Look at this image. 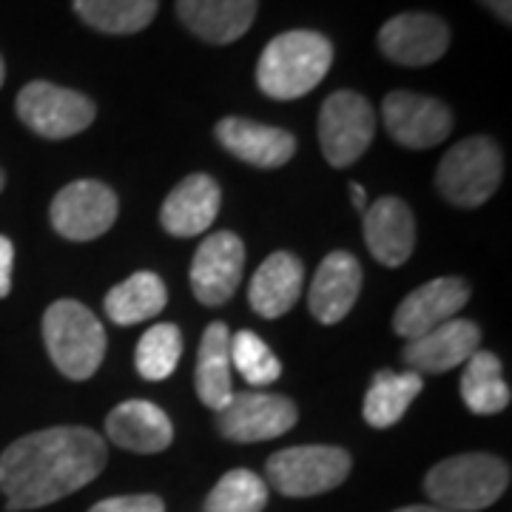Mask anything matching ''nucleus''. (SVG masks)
Instances as JSON below:
<instances>
[{"label": "nucleus", "instance_id": "obj_1", "mask_svg": "<svg viewBox=\"0 0 512 512\" xmlns=\"http://www.w3.org/2000/svg\"><path fill=\"white\" fill-rule=\"evenodd\" d=\"M106 441L86 427H49L9 444L0 456V490L9 510H37L77 493L103 473Z\"/></svg>", "mask_w": 512, "mask_h": 512}, {"label": "nucleus", "instance_id": "obj_2", "mask_svg": "<svg viewBox=\"0 0 512 512\" xmlns=\"http://www.w3.org/2000/svg\"><path fill=\"white\" fill-rule=\"evenodd\" d=\"M333 46L311 29L276 35L256 63V86L274 100H296L311 94L328 74Z\"/></svg>", "mask_w": 512, "mask_h": 512}, {"label": "nucleus", "instance_id": "obj_3", "mask_svg": "<svg viewBox=\"0 0 512 512\" xmlns=\"http://www.w3.org/2000/svg\"><path fill=\"white\" fill-rule=\"evenodd\" d=\"M510 487V467L490 453L444 458L424 478V493L433 507L450 512L487 510Z\"/></svg>", "mask_w": 512, "mask_h": 512}, {"label": "nucleus", "instance_id": "obj_4", "mask_svg": "<svg viewBox=\"0 0 512 512\" xmlns=\"http://www.w3.org/2000/svg\"><path fill=\"white\" fill-rule=\"evenodd\" d=\"M43 339L55 367L74 382L92 379L106 356V330L86 305L57 299L43 313Z\"/></svg>", "mask_w": 512, "mask_h": 512}, {"label": "nucleus", "instance_id": "obj_5", "mask_svg": "<svg viewBox=\"0 0 512 512\" xmlns=\"http://www.w3.org/2000/svg\"><path fill=\"white\" fill-rule=\"evenodd\" d=\"M504 177L501 148L490 137H467L441 157L436 185L458 208H478L498 191Z\"/></svg>", "mask_w": 512, "mask_h": 512}, {"label": "nucleus", "instance_id": "obj_6", "mask_svg": "<svg viewBox=\"0 0 512 512\" xmlns=\"http://www.w3.org/2000/svg\"><path fill=\"white\" fill-rule=\"evenodd\" d=\"M268 481L288 498H311L336 490L350 473V453L328 444L288 447L268 458Z\"/></svg>", "mask_w": 512, "mask_h": 512}, {"label": "nucleus", "instance_id": "obj_7", "mask_svg": "<svg viewBox=\"0 0 512 512\" xmlns=\"http://www.w3.org/2000/svg\"><path fill=\"white\" fill-rule=\"evenodd\" d=\"M20 123L32 128L37 137L46 140H66L94 123V103L86 94L74 92V89H63L46 80H35L29 86H23L18 94Z\"/></svg>", "mask_w": 512, "mask_h": 512}, {"label": "nucleus", "instance_id": "obj_8", "mask_svg": "<svg viewBox=\"0 0 512 512\" xmlns=\"http://www.w3.org/2000/svg\"><path fill=\"white\" fill-rule=\"evenodd\" d=\"M376 134V114L362 94L333 92L319 111V143L333 168H348L365 154Z\"/></svg>", "mask_w": 512, "mask_h": 512}, {"label": "nucleus", "instance_id": "obj_9", "mask_svg": "<svg viewBox=\"0 0 512 512\" xmlns=\"http://www.w3.org/2000/svg\"><path fill=\"white\" fill-rule=\"evenodd\" d=\"M117 194L100 180H77L52 200V225L60 237L72 242H89L103 237L117 220Z\"/></svg>", "mask_w": 512, "mask_h": 512}, {"label": "nucleus", "instance_id": "obj_10", "mask_svg": "<svg viewBox=\"0 0 512 512\" xmlns=\"http://www.w3.org/2000/svg\"><path fill=\"white\" fill-rule=\"evenodd\" d=\"M299 419L296 404L276 393H234L231 402L217 410V427L225 439L251 444L285 436Z\"/></svg>", "mask_w": 512, "mask_h": 512}, {"label": "nucleus", "instance_id": "obj_11", "mask_svg": "<svg viewBox=\"0 0 512 512\" xmlns=\"http://www.w3.org/2000/svg\"><path fill=\"white\" fill-rule=\"evenodd\" d=\"M384 126L404 148H433L453 131V111L436 97L416 92H390L382 103Z\"/></svg>", "mask_w": 512, "mask_h": 512}, {"label": "nucleus", "instance_id": "obj_12", "mask_svg": "<svg viewBox=\"0 0 512 512\" xmlns=\"http://www.w3.org/2000/svg\"><path fill=\"white\" fill-rule=\"evenodd\" d=\"M245 268V245L231 231H217L202 239L191 262V291L208 308L225 305L239 288Z\"/></svg>", "mask_w": 512, "mask_h": 512}, {"label": "nucleus", "instance_id": "obj_13", "mask_svg": "<svg viewBox=\"0 0 512 512\" xmlns=\"http://www.w3.org/2000/svg\"><path fill=\"white\" fill-rule=\"evenodd\" d=\"M450 46L447 23L427 12H404L379 29V49L399 66H430Z\"/></svg>", "mask_w": 512, "mask_h": 512}, {"label": "nucleus", "instance_id": "obj_14", "mask_svg": "<svg viewBox=\"0 0 512 512\" xmlns=\"http://www.w3.org/2000/svg\"><path fill=\"white\" fill-rule=\"evenodd\" d=\"M467 299H470V285L461 276H439L416 288L410 296H404L393 316V328L407 342L419 339L427 330L456 319L458 311L467 305Z\"/></svg>", "mask_w": 512, "mask_h": 512}, {"label": "nucleus", "instance_id": "obj_15", "mask_svg": "<svg viewBox=\"0 0 512 512\" xmlns=\"http://www.w3.org/2000/svg\"><path fill=\"white\" fill-rule=\"evenodd\" d=\"M481 345V330L470 319H450L439 328L427 330L419 339H410L404 348V362L413 373H447L461 367Z\"/></svg>", "mask_w": 512, "mask_h": 512}, {"label": "nucleus", "instance_id": "obj_16", "mask_svg": "<svg viewBox=\"0 0 512 512\" xmlns=\"http://www.w3.org/2000/svg\"><path fill=\"white\" fill-rule=\"evenodd\" d=\"M362 291V265L348 251H333L322 259L311 282L308 305L311 313L322 325L342 322Z\"/></svg>", "mask_w": 512, "mask_h": 512}, {"label": "nucleus", "instance_id": "obj_17", "mask_svg": "<svg viewBox=\"0 0 512 512\" xmlns=\"http://www.w3.org/2000/svg\"><path fill=\"white\" fill-rule=\"evenodd\" d=\"M222 191L214 177L191 174L165 197L160 222L171 237H197L205 234L220 214Z\"/></svg>", "mask_w": 512, "mask_h": 512}, {"label": "nucleus", "instance_id": "obj_18", "mask_svg": "<svg viewBox=\"0 0 512 512\" xmlns=\"http://www.w3.org/2000/svg\"><path fill=\"white\" fill-rule=\"evenodd\" d=\"M365 242L376 262L387 268L404 265L416 248V220L407 202L382 197L365 208Z\"/></svg>", "mask_w": 512, "mask_h": 512}, {"label": "nucleus", "instance_id": "obj_19", "mask_svg": "<svg viewBox=\"0 0 512 512\" xmlns=\"http://www.w3.org/2000/svg\"><path fill=\"white\" fill-rule=\"evenodd\" d=\"M217 140L237 160L256 168H282L296 151L291 131L276 126H262L245 117H225L217 123Z\"/></svg>", "mask_w": 512, "mask_h": 512}, {"label": "nucleus", "instance_id": "obj_20", "mask_svg": "<svg viewBox=\"0 0 512 512\" xmlns=\"http://www.w3.org/2000/svg\"><path fill=\"white\" fill-rule=\"evenodd\" d=\"M106 436L123 450L151 456V453H163L174 441V427L157 404L131 399L111 410L106 419Z\"/></svg>", "mask_w": 512, "mask_h": 512}, {"label": "nucleus", "instance_id": "obj_21", "mask_svg": "<svg viewBox=\"0 0 512 512\" xmlns=\"http://www.w3.org/2000/svg\"><path fill=\"white\" fill-rule=\"evenodd\" d=\"M177 15L200 40L225 46L251 29L256 0H177Z\"/></svg>", "mask_w": 512, "mask_h": 512}, {"label": "nucleus", "instance_id": "obj_22", "mask_svg": "<svg viewBox=\"0 0 512 512\" xmlns=\"http://www.w3.org/2000/svg\"><path fill=\"white\" fill-rule=\"evenodd\" d=\"M302 282H305L302 262L288 251H276L256 268L251 279V291H248L251 308L265 319L285 316L302 296Z\"/></svg>", "mask_w": 512, "mask_h": 512}, {"label": "nucleus", "instance_id": "obj_23", "mask_svg": "<svg viewBox=\"0 0 512 512\" xmlns=\"http://www.w3.org/2000/svg\"><path fill=\"white\" fill-rule=\"evenodd\" d=\"M197 396L205 407L222 410L234 396L231 382V333L222 322L208 325L197 353Z\"/></svg>", "mask_w": 512, "mask_h": 512}, {"label": "nucleus", "instance_id": "obj_24", "mask_svg": "<svg viewBox=\"0 0 512 512\" xmlns=\"http://www.w3.org/2000/svg\"><path fill=\"white\" fill-rule=\"evenodd\" d=\"M424 387V379L419 373L407 370V373H390V370H379L373 376V384L367 390L362 413L365 421L376 430H387L396 421H402L407 407L416 402V396Z\"/></svg>", "mask_w": 512, "mask_h": 512}, {"label": "nucleus", "instance_id": "obj_25", "mask_svg": "<svg viewBox=\"0 0 512 512\" xmlns=\"http://www.w3.org/2000/svg\"><path fill=\"white\" fill-rule=\"evenodd\" d=\"M461 399L476 416H495L510 404V387L504 382V367L490 350H476L464 362Z\"/></svg>", "mask_w": 512, "mask_h": 512}, {"label": "nucleus", "instance_id": "obj_26", "mask_svg": "<svg viewBox=\"0 0 512 512\" xmlns=\"http://www.w3.org/2000/svg\"><path fill=\"white\" fill-rule=\"evenodd\" d=\"M168 305L163 279L151 271H137L126 282L114 285L106 296V313L117 325H137L160 316Z\"/></svg>", "mask_w": 512, "mask_h": 512}, {"label": "nucleus", "instance_id": "obj_27", "mask_svg": "<svg viewBox=\"0 0 512 512\" xmlns=\"http://www.w3.org/2000/svg\"><path fill=\"white\" fill-rule=\"evenodd\" d=\"M83 23L106 35L143 32L157 15V0H74Z\"/></svg>", "mask_w": 512, "mask_h": 512}, {"label": "nucleus", "instance_id": "obj_28", "mask_svg": "<svg viewBox=\"0 0 512 512\" xmlns=\"http://www.w3.org/2000/svg\"><path fill=\"white\" fill-rule=\"evenodd\" d=\"M180 356H183V333L177 325L163 322L143 333V339L137 342L134 365L148 382H163L177 370Z\"/></svg>", "mask_w": 512, "mask_h": 512}, {"label": "nucleus", "instance_id": "obj_29", "mask_svg": "<svg viewBox=\"0 0 512 512\" xmlns=\"http://www.w3.org/2000/svg\"><path fill=\"white\" fill-rule=\"evenodd\" d=\"M268 504V484L251 470H231L205 498V512H262Z\"/></svg>", "mask_w": 512, "mask_h": 512}, {"label": "nucleus", "instance_id": "obj_30", "mask_svg": "<svg viewBox=\"0 0 512 512\" xmlns=\"http://www.w3.org/2000/svg\"><path fill=\"white\" fill-rule=\"evenodd\" d=\"M231 367L254 387H268L282 376V365L254 330H239L231 336Z\"/></svg>", "mask_w": 512, "mask_h": 512}, {"label": "nucleus", "instance_id": "obj_31", "mask_svg": "<svg viewBox=\"0 0 512 512\" xmlns=\"http://www.w3.org/2000/svg\"><path fill=\"white\" fill-rule=\"evenodd\" d=\"M89 512H165V504L157 495H117L94 504Z\"/></svg>", "mask_w": 512, "mask_h": 512}, {"label": "nucleus", "instance_id": "obj_32", "mask_svg": "<svg viewBox=\"0 0 512 512\" xmlns=\"http://www.w3.org/2000/svg\"><path fill=\"white\" fill-rule=\"evenodd\" d=\"M12 265H15V245L9 237H0V299L12 291Z\"/></svg>", "mask_w": 512, "mask_h": 512}, {"label": "nucleus", "instance_id": "obj_33", "mask_svg": "<svg viewBox=\"0 0 512 512\" xmlns=\"http://www.w3.org/2000/svg\"><path fill=\"white\" fill-rule=\"evenodd\" d=\"M490 12H493L495 18H501L504 23H510L512 20V0H481Z\"/></svg>", "mask_w": 512, "mask_h": 512}, {"label": "nucleus", "instance_id": "obj_34", "mask_svg": "<svg viewBox=\"0 0 512 512\" xmlns=\"http://www.w3.org/2000/svg\"><path fill=\"white\" fill-rule=\"evenodd\" d=\"M350 194H353V205L365 214L367 208V194H365V185L359 183H350Z\"/></svg>", "mask_w": 512, "mask_h": 512}, {"label": "nucleus", "instance_id": "obj_35", "mask_svg": "<svg viewBox=\"0 0 512 512\" xmlns=\"http://www.w3.org/2000/svg\"><path fill=\"white\" fill-rule=\"evenodd\" d=\"M396 512H450V510H441V507H433V504H430V507H402V510H396Z\"/></svg>", "mask_w": 512, "mask_h": 512}, {"label": "nucleus", "instance_id": "obj_36", "mask_svg": "<svg viewBox=\"0 0 512 512\" xmlns=\"http://www.w3.org/2000/svg\"><path fill=\"white\" fill-rule=\"evenodd\" d=\"M3 80H6V66H3V57H0V86H3Z\"/></svg>", "mask_w": 512, "mask_h": 512}, {"label": "nucleus", "instance_id": "obj_37", "mask_svg": "<svg viewBox=\"0 0 512 512\" xmlns=\"http://www.w3.org/2000/svg\"><path fill=\"white\" fill-rule=\"evenodd\" d=\"M3 185H6V177H3V171H0V191H3Z\"/></svg>", "mask_w": 512, "mask_h": 512}]
</instances>
